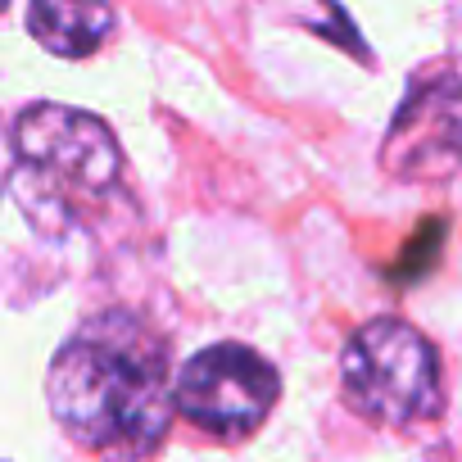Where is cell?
Segmentation results:
<instances>
[{
  "label": "cell",
  "mask_w": 462,
  "mask_h": 462,
  "mask_svg": "<svg viewBox=\"0 0 462 462\" xmlns=\"http://www.w3.org/2000/svg\"><path fill=\"white\" fill-rule=\"evenodd\" d=\"M123 181V150L87 109L28 105L10 127V190L32 226L64 236L109 213Z\"/></svg>",
  "instance_id": "cell-2"
},
{
  "label": "cell",
  "mask_w": 462,
  "mask_h": 462,
  "mask_svg": "<svg viewBox=\"0 0 462 462\" xmlns=\"http://www.w3.org/2000/svg\"><path fill=\"white\" fill-rule=\"evenodd\" d=\"M381 168L394 181H448L462 172V73L448 64H426L412 73L385 141Z\"/></svg>",
  "instance_id": "cell-5"
},
{
  "label": "cell",
  "mask_w": 462,
  "mask_h": 462,
  "mask_svg": "<svg viewBox=\"0 0 462 462\" xmlns=\"http://www.w3.org/2000/svg\"><path fill=\"white\" fill-rule=\"evenodd\" d=\"M118 14L105 10V5H87V0H37L28 10V28L32 37L51 51V55H64V60H87L96 55L109 32H114Z\"/></svg>",
  "instance_id": "cell-6"
},
{
  "label": "cell",
  "mask_w": 462,
  "mask_h": 462,
  "mask_svg": "<svg viewBox=\"0 0 462 462\" xmlns=\"http://www.w3.org/2000/svg\"><path fill=\"white\" fill-rule=\"evenodd\" d=\"M282 394L277 367L250 345L222 340L199 349L177 372V412L222 439H245L263 426Z\"/></svg>",
  "instance_id": "cell-4"
},
{
  "label": "cell",
  "mask_w": 462,
  "mask_h": 462,
  "mask_svg": "<svg viewBox=\"0 0 462 462\" xmlns=\"http://www.w3.org/2000/svg\"><path fill=\"white\" fill-rule=\"evenodd\" d=\"M340 376L349 403L376 426H417L439 412L435 345L399 318L363 322L340 354Z\"/></svg>",
  "instance_id": "cell-3"
},
{
  "label": "cell",
  "mask_w": 462,
  "mask_h": 462,
  "mask_svg": "<svg viewBox=\"0 0 462 462\" xmlns=\"http://www.w3.org/2000/svg\"><path fill=\"white\" fill-rule=\"evenodd\" d=\"M51 417L109 462H145L177 412V376L163 336L136 313L82 322L46 372Z\"/></svg>",
  "instance_id": "cell-1"
}]
</instances>
